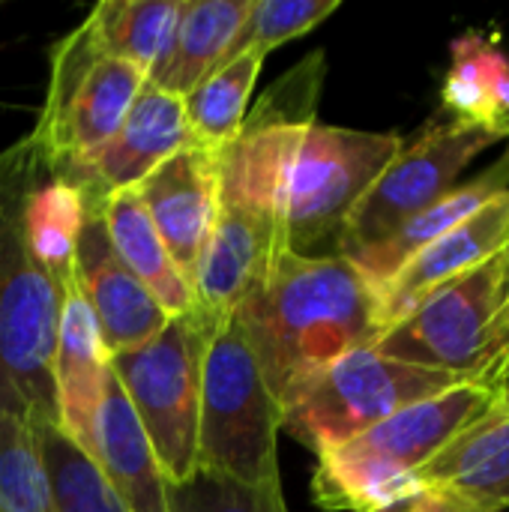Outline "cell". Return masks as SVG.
I'll list each match as a JSON object with an SVG mask.
<instances>
[{"label":"cell","mask_w":509,"mask_h":512,"mask_svg":"<svg viewBox=\"0 0 509 512\" xmlns=\"http://www.w3.org/2000/svg\"><path fill=\"white\" fill-rule=\"evenodd\" d=\"M324 78V51L306 54L216 150L219 201L267 219L294 255H333L345 219L405 144L396 132L318 123Z\"/></svg>","instance_id":"6da1fadb"},{"label":"cell","mask_w":509,"mask_h":512,"mask_svg":"<svg viewBox=\"0 0 509 512\" xmlns=\"http://www.w3.org/2000/svg\"><path fill=\"white\" fill-rule=\"evenodd\" d=\"M231 315L279 408L309 375L384 333L375 288L339 255H279Z\"/></svg>","instance_id":"7a4b0ae2"},{"label":"cell","mask_w":509,"mask_h":512,"mask_svg":"<svg viewBox=\"0 0 509 512\" xmlns=\"http://www.w3.org/2000/svg\"><path fill=\"white\" fill-rule=\"evenodd\" d=\"M42 168L30 138L0 150V411L57 426L54 348L63 291L27 252L24 195Z\"/></svg>","instance_id":"3957f363"},{"label":"cell","mask_w":509,"mask_h":512,"mask_svg":"<svg viewBox=\"0 0 509 512\" xmlns=\"http://www.w3.org/2000/svg\"><path fill=\"white\" fill-rule=\"evenodd\" d=\"M486 384L414 402L354 441L318 456L312 501L324 512H390L423 492L417 474L495 402Z\"/></svg>","instance_id":"277c9868"},{"label":"cell","mask_w":509,"mask_h":512,"mask_svg":"<svg viewBox=\"0 0 509 512\" xmlns=\"http://www.w3.org/2000/svg\"><path fill=\"white\" fill-rule=\"evenodd\" d=\"M282 408L234 315L216 321L201 363L198 471L261 486L279 474Z\"/></svg>","instance_id":"5b68a950"},{"label":"cell","mask_w":509,"mask_h":512,"mask_svg":"<svg viewBox=\"0 0 509 512\" xmlns=\"http://www.w3.org/2000/svg\"><path fill=\"white\" fill-rule=\"evenodd\" d=\"M372 348L390 360L489 387L509 354L504 258L495 255L432 291Z\"/></svg>","instance_id":"8992f818"},{"label":"cell","mask_w":509,"mask_h":512,"mask_svg":"<svg viewBox=\"0 0 509 512\" xmlns=\"http://www.w3.org/2000/svg\"><path fill=\"white\" fill-rule=\"evenodd\" d=\"M144 84L147 75L138 66L102 51L87 15L51 48L45 105L27 135L42 165L60 174L99 150L120 129Z\"/></svg>","instance_id":"52a82bcc"},{"label":"cell","mask_w":509,"mask_h":512,"mask_svg":"<svg viewBox=\"0 0 509 512\" xmlns=\"http://www.w3.org/2000/svg\"><path fill=\"white\" fill-rule=\"evenodd\" d=\"M456 384L468 381L390 360L375 348H360L309 375L282 402V432L315 456H324L402 408L441 396Z\"/></svg>","instance_id":"ba28073f"},{"label":"cell","mask_w":509,"mask_h":512,"mask_svg":"<svg viewBox=\"0 0 509 512\" xmlns=\"http://www.w3.org/2000/svg\"><path fill=\"white\" fill-rule=\"evenodd\" d=\"M213 327L216 321L189 309L168 318L147 345L108 357L168 486L186 483L198 471L201 363Z\"/></svg>","instance_id":"9c48e42d"},{"label":"cell","mask_w":509,"mask_h":512,"mask_svg":"<svg viewBox=\"0 0 509 512\" xmlns=\"http://www.w3.org/2000/svg\"><path fill=\"white\" fill-rule=\"evenodd\" d=\"M492 144H498V138L483 129L450 117L432 120L414 141L402 144L396 159L351 210L336 237L333 255L351 261L354 255L387 240L408 219L450 195L459 186V177Z\"/></svg>","instance_id":"30bf717a"},{"label":"cell","mask_w":509,"mask_h":512,"mask_svg":"<svg viewBox=\"0 0 509 512\" xmlns=\"http://www.w3.org/2000/svg\"><path fill=\"white\" fill-rule=\"evenodd\" d=\"M192 141L183 96L156 84H144L120 129L90 156L69 165L66 174L84 192L87 204H102L108 195L138 189L168 156Z\"/></svg>","instance_id":"8fae6325"},{"label":"cell","mask_w":509,"mask_h":512,"mask_svg":"<svg viewBox=\"0 0 509 512\" xmlns=\"http://www.w3.org/2000/svg\"><path fill=\"white\" fill-rule=\"evenodd\" d=\"M135 192L141 195L174 267L189 285H195V273L219 210L216 150L186 144L168 156Z\"/></svg>","instance_id":"7c38bea8"},{"label":"cell","mask_w":509,"mask_h":512,"mask_svg":"<svg viewBox=\"0 0 509 512\" xmlns=\"http://www.w3.org/2000/svg\"><path fill=\"white\" fill-rule=\"evenodd\" d=\"M99 207L102 204L87 207L75 255V279L96 318L105 354L117 357L147 345L168 324V315L114 255Z\"/></svg>","instance_id":"4fadbf2b"},{"label":"cell","mask_w":509,"mask_h":512,"mask_svg":"<svg viewBox=\"0 0 509 512\" xmlns=\"http://www.w3.org/2000/svg\"><path fill=\"white\" fill-rule=\"evenodd\" d=\"M509 240V189L483 204L453 231L411 255L375 294L384 333L417 309L432 291L504 252ZM381 333V336H384Z\"/></svg>","instance_id":"5bb4252c"},{"label":"cell","mask_w":509,"mask_h":512,"mask_svg":"<svg viewBox=\"0 0 509 512\" xmlns=\"http://www.w3.org/2000/svg\"><path fill=\"white\" fill-rule=\"evenodd\" d=\"M108 354L96 327V318L78 288L63 291L57 348H54V399H57V426L93 456L96 441V414L108 378Z\"/></svg>","instance_id":"9a60e30c"},{"label":"cell","mask_w":509,"mask_h":512,"mask_svg":"<svg viewBox=\"0 0 509 512\" xmlns=\"http://www.w3.org/2000/svg\"><path fill=\"white\" fill-rule=\"evenodd\" d=\"M423 489L456 492L489 512L509 510V393L468 423L417 474Z\"/></svg>","instance_id":"2e32d148"},{"label":"cell","mask_w":509,"mask_h":512,"mask_svg":"<svg viewBox=\"0 0 509 512\" xmlns=\"http://www.w3.org/2000/svg\"><path fill=\"white\" fill-rule=\"evenodd\" d=\"M93 459L129 512H171L168 480L114 372L105 378V393L96 414Z\"/></svg>","instance_id":"e0dca14e"},{"label":"cell","mask_w":509,"mask_h":512,"mask_svg":"<svg viewBox=\"0 0 509 512\" xmlns=\"http://www.w3.org/2000/svg\"><path fill=\"white\" fill-rule=\"evenodd\" d=\"M507 189L509 147L492 168H486L483 174L471 177L468 183H459L450 195H444L441 201H435L432 207H426L423 213H417L414 219H408L402 228H396L378 246L354 255L348 264L378 291L411 255H417L420 249H426L429 243H435L438 237H444L447 231H453L459 222H465L468 216H474L483 204H489L492 198H498Z\"/></svg>","instance_id":"ac0fdd59"},{"label":"cell","mask_w":509,"mask_h":512,"mask_svg":"<svg viewBox=\"0 0 509 512\" xmlns=\"http://www.w3.org/2000/svg\"><path fill=\"white\" fill-rule=\"evenodd\" d=\"M99 210H102V222H105L114 255L156 297L165 315L177 318L195 309V291L174 267L141 195L135 189L114 192L102 201Z\"/></svg>","instance_id":"d6986e66"},{"label":"cell","mask_w":509,"mask_h":512,"mask_svg":"<svg viewBox=\"0 0 509 512\" xmlns=\"http://www.w3.org/2000/svg\"><path fill=\"white\" fill-rule=\"evenodd\" d=\"M441 108L450 120L509 144V60L483 33L468 30L453 39Z\"/></svg>","instance_id":"ffe728a7"},{"label":"cell","mask_w":509,"mask_h":512,"mask_svg":"<svg viewBox=\"0 0 509 512\" xmlns=\"http://www.w3.org/2000/svg\"><path fill=\"white\" fill-rule=\"evenodd\" d=\"M87 198L66 174H51L45 165L36 171L27 195H24V243L36 267L60 285V291L72 288L75 279V255L81 228L87 219Z\"/></svg>","instance_id":"44dd1931"},{"label":"cell","mask_w":509,"mask_h":512,"mask_svg":"<svg viewBox=\"0 0 509 512\" xmlns=\"http://www.w3.org/2000/svg\"><path fill=\"white\" fill-rule=\"evenodd\" d=\"M249 6L252 0H183L171 54L150 84L189 96L228 60Z\"/></svg>","instance_id":"7402d4cb"},{"label":"cell","mask_w":509,"mask_h":512,"mask_svg":"<svg viewBox=\"0 0 509 512\" xmlns=\"http://www.w3.org/2000/svg\"><path fill=\"white\" fill-rule=\"evenodd\" d=\"M180 9L183 0H102L90 18L102 51L138 66L150 81L171 54Z\"/></svg>","instance_id":"603a6c76"},{"label":"cell","mask_w":509,"mask_h":512,"mask_svg":"<svg viewBox=\"0 0 509 512\" xmlns=\"http://www.w3.org/2000/svg\"><path fill=\"white\" fill-rule=\"evenodd\" d=\"M261 66L264 54L258 51L237 54L234 60L222 63L210 78H204L189 96H183L186 123L195 144L207 150H222L237 138L249 114L246 108L261 75Z\"/></svg>","instance_id":"cb8c5ba5"},{"label":"cell","mask_w":509,"mask_h":512,"mask_svg":"<svg viewBox=\"0 0 509 512\" xmlns=\"http://www.w3.org/2000/svg\"><path fill=\"white\" fill-rule=\"evenodd\" d=\"M36 447L51 489L54 512H129L99 462L60 426H36Z\"/></svg>","instance_id":"d4e9b609"},{"label":"cell","mask_w":509,"mask_h":512,"mask_svg":"<svg viewBox=\"0 0 509 512\" xmlns=\"http://www.w3.org/2000/svg\"><path fill=\"white\" fill-rule=\"evenodd\" d=\"M0 512H54L36 435L0 411Z\"/></svg>","instance_id":"484cf974"},{"label":"cell","mask_w":509,"mask_h":512,"mask_svg":"<svg viewBox=\"0 0 509 512\" xmlns=\"http://www.w3.org/2000/svg\"><path fill=\"white\" fill-rule=\"evenodd\" d=\"M339 6V0H252L249 15L228 51V60L246 51H258L267 57L273 48L315 30Z\"/></svg>","instance_id":"4316f807"},{"label":"cell","mask_w":509,"mask_h":512,"mask_svg":"<svg viewBox=\"0 0 509 512\" xmlns=\"http://www.w3.org/2000/svg\"><path fill=\"white\" fill-rule=\"evenodd\" d=\"M171 512H291L282 480L246 486L231 477L195 471L186 483L168 486Z\"/></svg>","instance_id":"83f0119b"},{"label":"cell","mask_w":509,"mask_h":512,"mask_svg":"<svg viewBox=\"0 0 509 512\" xmlns=\"http://www.w3.org/2000/svg\"><path fill=\"white\" fill-rule=\"evenodd\" d=\"M390 512H489L483 510L480 504L456 495V492H447V489H423L417 498L399 504L396 510Z\"/></svg>","instance_id":"f1b7e54d"},{"label":"cell","mask_w":509,"mask_h":512,"mask_svg":"<svg viewBox=\"0 0 509 512\" xmlns=\"http://www.w3.org/2000/svg\"><path fill=\"white\" fill-rule=\"evenodd\" d=\"M489 387H492L495 393H509V354L507 360L501 363V369L495 372V378L489 381Z\"/></svg>","instance_id":"f546056e"},{"label":"cell","mask_w":509,"mask_h":512,"mask_svg":"<svg viewBox=\"0 0 509 512\" xmlns=\"http://www.w3.org/2000/svg\"><path fill=\"white\" fill-rule=\"evenodd\" d=\"M501 258H504V276H507V297H509V240H507V246H504V252H501Z\"/></svg>","instance_id":"4dcf8cb0"}]
</instances>
